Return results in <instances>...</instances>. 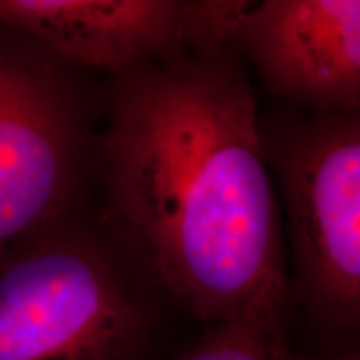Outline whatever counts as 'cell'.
<instances>
[{"label":"cell","mask_w":360,"mask_h":360,"mask_svg":"<svg viewBox=\"0 0 360 360\" xmlns=\"http://www.w3.org/2000/svg\"><path fill=\"white\" fill-rule=\"evenodd\" d=\"M202 2L0 0V25L67 65L124 72L199 40Z\"/></svg>","instance_id":"cell-6"},{"label":"cell","mask_w":360,"mask_h":360,"mask_svg":"<svg viewBox=\"0 0 360 360\" xmlns=\"http://www.w3.org/2000/svg\"><path fill=\"white\" fill-rule=\"evenodd\" d=\"M289 355L281 322L247 319L209 326L179 360H287Z\"/></svg>","instance_id":"cell-7"},{"label":"cell","mask_w":360,"mask_h":360,"mask_svg":"<svg viewBox=\"0 0 360 360\" xmlns=\"http://www.w3.org/2000/svg\"><path fill=\"white\" fill-rule=\"evenodd\" d=\"M287 360H360V359H359V355H354V354H350V355H344V357L315 359V357H302V355H295V354H292V352H290L289 359H287Z\"/></svg>","instance_id":"cell-8"},{"label":"cell","mask_w":360,"mask_h":360,"mask_svg":"<svg viewBox=\"0 0 360 360\" xmlns=\"http://www.w3.org/2000/svg\"><path fill=\"white\" fill-rule=\"evenodd\" d=\"M231 45H184L115 74L107 210L160 290L207 326L281 322L287 269L255 92Z\"/></svg>","instance_id":"cell-1"},{"label":"cell","mask_w":360,"mask_h":360,"mask_svg":"<svg viewBox=\"0 0 360 360\" xmlns=\"http://www.w3.org/2000/svg\"><path fill=\"white\" fill-rule=\"evenodd\" d=\"M265 159L281 184L297 289L327 326L360 321V115L262 129Z\"/></svg>","instance_id":"cell-4"},{"label":"cell","mask_w":360,"mask_h":360,"mask_svg":"<svg viewBox=\"0 0 360 360\" xmlns=\"http://www.w3.org/2000/svg\"><path fill=\"white\" fill-rule=\"evenodd\" d=\"M159 290L109 210L84 200L0 260V360H139Z\"/></svg>","instance_id":"cell-2"},{"label":"cell","mask_w":360,"mask_h":360,"mask_svg":"<svg viewBox=\"0 0 360 360\" xmlns=\"http://www.w3.org/2000/svg\"><path fill=\"white\" fill-rule=\"evenodd\" d=\"M231 47L276 96L317 114L359 112V0L247 2Z\"/></svg>","instance_id":"cell-5"},{"label":"cell","mask_w":360,"mask_h":360,"mask_svg":"<svg viewBox=\"0 0 360 360\" xmlns=\"http://www.w3.org/2000/svg\"><path fill=\"white\" fill-rule=\"evenodd\" d=\"M74 69L0 25V260L87 200L92 127Z\"/></svg>","instance_id":"cell-3"}]
</instances>
